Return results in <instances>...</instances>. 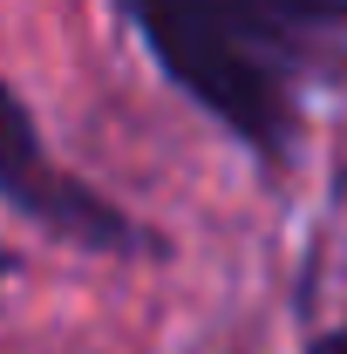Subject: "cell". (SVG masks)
<instances>
[{
	"instance_id": "cell-1",
	"label": "cell",
	"mask_w": 347,
	"mask_h": 354,
	"mask_svg": "<svg viewBox=\"0 0 347 354\" xmlns=\"http://www.w3.org/2000/svg\"><path fill=\"white\" fill-rule=\"evenodd\" d=\"M123 7L184 95H198L252 150H286L293 102L259 55V41L272 35L259 0H123Z\"/></svg>"
},
{
	"instance_id": "cell-2",
	"label": "cell",
	"mask_w": 347,
	"mask_h": 354,
	"mask_svg": "<svg viewBox=\"0 0 347 354\" xmlns=\"http://www.w3.org/2000/svg\"><path fill=\"white\" fill-rule=\"evenodd\" d=\"M0 198L21 205L28 218H41L48 232L75 239V245H123V239H130V225H123L116 205H102V198H95L88 184H75V177L48 171L41 136H35L21 95H14L7 82H0Z\"/></svg>"
},
{
	"instance_id": "cell-3",
	"label": "cell",
	"mask_w": 347,
	"mask_h": 354,
	"mask_svg": "<svg viewBox=\"0 0 347 354\" xmlns=\"http://www.w3.org/2000/svg\"><path fill=\"white\" fill-rule=\"evenodd\" d=\"M313 21H347V0H320V7H313Z\"/></svg>"
}]
</instances>
